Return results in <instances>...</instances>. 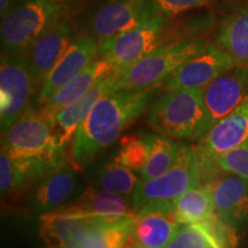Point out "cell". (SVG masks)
I'll return each instance as SVG.
<instances>
[{
	"label": "cell",
	"mask_w": 248,
	"mask_h": 248,
	"mask_svg": "<svg viewBox=\"0 0 248 248\" xmlns=\"http://www.w3.org/2000/svg\"><path fill=\"white\" fill-rule=\"evenodd\" d=\"M200 223L224 248H235L237 246L235 228L225 222L218 214L214 213L212 216Z\"/></svg>",
	"instance_id": "cell-30"
},
{
	"label": "cell",
	"mask_w": 248,
	"mask_h": 248,
	"mask_svg": "<svg viewBox=\"0 0 248 248\" xmlns=\"http://www.w3.org/2000/svg\"><path fill=\"white\" fill-rule=\"evenodd\" d=\"M147 124L166 137L200 140L208 132L203 89L167 91L152 107Z\"/></svg>",
	"instance_id": "cell-3"
},
{
	"label": "cell",
	"mask_w": 248,
	"mask_h": 248,
	"mask_svg": "<svg viewBox=\"0 0 248 248\" xmlns=\"http://www.w3.org/2000/svg\"><path fill=\"white\" fill-rule=\"evenodd\" d=\"M51 213L67 214L79 217H98V218L120 219L130 216L136 212L130 209L128 202L120 194L88 187L75 201L67 206L59 207Z\"/></svg>",
	"instance_id": "cell-19"
},
{
	"label": "cell",
	"mask_w": 248,
	"mask_h": 248,
	"mask_svg": "<svg viewBox=\"0 0 248 248\" xmlns=\"http://www.w3.org/2000/svg\"><path fill=\"white\" fill-rule=\"evenodd\" d=\"M210 186L215 210L229 224L237 228L248 222V182L238 176L217 179Z\"/></svg>",
	"instance_id": "cell-20"
},
{
	"label": "cell",
	"mask_w": 248,
	"mask_h": 248,
	"mask_svg": "<svg viewBox=\"0 0 248 248\" xmlns=\"http://www.w3.org/2000/svg\"><path fill=\"white\" fill-rule=\"evenodd\" d=\"M248 99V66H234L203 88L208 131Z\"/></svg>",
	"instance_id": "cell-11"
},
{
	"label": "cell",
	"mask_w": 248,
	"mask_h": 248,
	"mask_svg": "<svg viewBox=\"0 0 248 248\" xmlns=\"http://www.w3.org/2000/svg\"><path fill=\"white\" fill-rule=\"evenodd\" d=\"M83 0H23L1 17V49L6 54L24 53L45 31L69 22L80 12Z\"/></svg>",
	"instance_id": "cell-2"
},
{
	"label": "cell",
	"mask_w": 248,
	"mask_h": 248,
	"mask_svg": "<svg viewBox=\"0 0 248 248\" xmlns=\"http://www.w3.org/2000/svg\"><path fill=\"white\" fill-rule=\"evenodd\" d=\"M18 0H0V15L5 16L14 6L18 4Z\"/></svg>",
	"instance_id": "cell-33"
},
{
	"label": "cell",
	"mask_w": 248,
	"mask_h": 248,
	"mask_svg": "<svg viewBox=\"0 0 248 248\" xmlns=\"http://www.w3.org/2000/svg\"><path fill=\"white\" fill-rule=\"evenodd\" d=\"M167 35L168 16L156 15L137 28L99 43V57L108 59L117 69H123L170 42Z\"/></svg>",
	"instance_id": "cell-8"
},
{
	"label": "cell",
	"mask_w": 248,
	"mask_h": 248,
	"mask_svg": "<svg viewBox=\"0 0 248 248\" xmlns=\"http://www.w3.org/2000/svg\"><path fill=\"white\" fill-rule=\"evenodd\" d=\"M217 166L221 171L230 172L248 182V142L218 156Z\"/></svg>",
	"instance_id": "cell-29"
},
{
	"label": "cell",
	"mask_w": 248,
	"mask_h": 248,
	"mask_svg": "<svg viewBox=\"0 0 248 248\" xmlns=\"http://www.w3.org/2000/svg\"><path fill=\"white\" fill-rule=\"evenodd\" d=\"M116 90H119V88H117L115 71H114L113 74L99 80L97 84L90 89L78 100L55 114L49 123L59 146L66 150V146L70 141H73L76 131L88 119L92 108L99 99L106 93Z\"/></svg>",
	"instance_id": "cell-16"
},
{
	"label": "cell",
	"mask_w": 248,
	"mask_h": 248,
	"mask_svg": "<svg viewBox=\"0 0 248 248\" xmlns=\"http://www.w3.org/2000/svg\"><path fill=\"white\" fill-rule=\"evenodd\" d=\"M175 214L181 225L195 224L210 217L215 212L210 186H194L175 199Z\"/></svg>",
	"instance_id": "cell-23"
},
{
	"label": "cell",
	"mask_w": 248,
	"mask_h": 248,
	"mask_svg": "<svg viewBox=\"0 0 248 248\" xmlns=\"http://www.w3.org/2000/svg\"><path fill=\"white\" fill-rule=\"evenodd\" d=\"M167 248H224L201 223L186 224Z\"/></svg>",
	"instance_id": "cell-28"
},
{
	"label": "cell",
	"mask_w": 248,
	"mask_h": 248,
	"mask_svg": "<svg viewBox=\"0 0 248 248\" xmlns=\"http://www.w3.org/2000/svg\"><path fill=\"white\" fill-rule=\"evenodd\" d=\"M75 39L73 24L69 21L51 28L31 43L24 54L37 86L43 84Z\"/></svg>",
	"instance_id": "cell-15"
},
{
	"label": "cell",
	"mask_w": 248,
	"mask_h": 248,
	"mask_svg": "<svg viewBox=\"0 0 248 248\" xmlns=\"http://www.w3.org/2000/svg\"><path fill=\"white\" fill-rule=\"evenodd\" d=\"M201 181L200 163L197 152L188 145L181 144L175 163L160 177L140 179L132 193V209H139L148 203L171 202Z\"/></svg>",
	"instance_id": "cell-6"
},
{
	"label": "cell",
	"mask_w": 248,
	"mask_h": 248,
	"mask_svg": "<svg viewBox=\"0 0 248 248\" xmlns=\"http://www.w3.org/2000/svg\"><path fill=\"white\" fill-rule=\"evenodd\" d=\"M116 69L117 68L113 62L106 58L99 57L78 76L62 86L48 101L40 105L38 111L46 120L51 121L55 114L78 100L90 89L97 84L99 80L113 74Z\"/></svg>",
	"instance_id": "cell-18"
},
{
	"label": "cell",
	"mask_w": 248,
	"mask_h": 248,
	"mask_svg": "<svg viewBox=\"0 0 248 248\" xmlns=\"http://www.w3.org/2000/svg\"><path fill=\"white\" fill-rule=\"evenodd\" d=\"M209 1L212 0H151L156 14L168 17L200 7Z\"/></svg>",
	"instance_id": "cell-31"
},
{
	"label": "cell",
	"mask_w": 248,
	"mask_h": 248,
	"mask_svg": "<svg viewBox=\"0 0 248 248\" xmlns=\"http://www.w3.org/2000/svg\"><path fill=\"white\" fill-rule=\"evenodd\" d=\"M119 248H140L138 246V244L136 243L135 241V239H133V237H132V234L130 235V237L128 238V239H126V241L125 243H124L122 246H120Z\"/></svg>",
	"instance_id": "cell-34"
},
{
	"label": "cell",
	"mask_w": 248,
	"mask_h": 248,
	"mask_svg": "<svg viewBox=\"0 0 248 248\" xmlns=\"http://www.w3.org/2000/svg\"><path fill=\"white\" fill-rule=\"evenodd\" d=\"M179 229L173 201L148 203L137 212L132 237L140 248H167Z\"/></svg>",
	"instance_id": "cell-14"
},
{
	"label": "cell",
	"mask_w": 248,
	"mask_h": 248,
	"mask_svg": "<svg viewBox=\"0 0 248 248\" xmlns=\"http://www.w3.org/2000/svg\"><path fill=\"white\" fill-rule=\"evenodd\" d=\"M181 144L166 136L152 135L150 156L139 173L144 181L160 177L171 168L177 157Z\"/></svg>",
	"instance_id": "cell-25"
},
{
	"label": "cell",
	"mask_w": 248,
	"mask_h": 248,
	"mask_svg": "<svg viewBox=\"0 0 248 248\" xmlns=\"http://www.w3.org/2000/svg\"><path fill=\"white\" fill-rule=\"evenodd\" d=\"M98 58L99 42L95 37H76L43 82L38 94V104L43 105L48 101L62 86L78 76Z\"/></svg>",
	"instance_id": "cell-13"
},
{
	"label": "cell",
	"mask_w": 248,
	"mask_h": 248,
	"mask_svg": "<svg viewBox=\"0 0 248 248\" xmlns=\"http://www.w3.org/2000/svg\"><path fill=\"white\" fill-rule=\"evenodd\" d=\"M248 142V99L232 113L218 121L199 140L195 147L200 163L201 178H213L217 159L226 152Z\"/></svg>",
	"instance_id": "cell-9"
},
{
	"label": "cell",
	"mask_w": 248,
	"mask_h": 248,
	"mask_svg": "<svg viewBox=\"0 0 248 248\" xmlns=\"http://www.w3.org/2000/svg\"><path fill=\"white\" fill-rule=\"evenodd\" d=\"M1 146L15 159L44 161L58 167L66 163L64 150L55 140L49 121L33 109L1 133Z\"/></svg>",
	"instance_id": "cell-5"
},
{
	"label": "cell",
	"mask_w": 248,
	"mask_h": 248,
	"mask_svg": "<svg viewBox=\"0 0 248 248\" xmlns=\"http://www.w3.org/2000/svg\"><path fill=\"white\" fill-rule=\"evenodd\" d=\"M37 86L24 53H1L0 63V124L1 133L31 109Z\"/></svg>",
	"instance_id": "cell-7"
},
{
	"label": "cell",
	"mask_w": 248,
	"mask_h": 248,
	"mask_svg": "<svg viewBox=\"0 0 248 248\" xmlns=\"http://www.w3.org/2000/svg\"><path fill=\"white\" fill-rule=\"evenodd\" d=\"M200 38L170 40L131 64L115 70L119 90H144L160 86L183 63L206 47Z\"/></svg>",
	"instance_id": "cell-4"
},
{
	"label": "cell",
	"mask_w": 248,
	"mask_h": 248,
	"mask_svg": "<svg viewBox=\"0 0 248 248\" xmlns=\"http://www.w3.org/2000/svg\"><path fill=\"white\" fill-rule=\"evenodd\" d=\"M0 188L2 195L17 190L16 171H15L13 157L2 146L0 153Z\"/></svg>",
	"instance_id": "cell-32"
},
{
	"label": "cell",
	"mask_w": 248,
	"mask_h": 248,
	"mask_svg": "<svg viewBox=\"0 0 248 248\" xmlns=\"http://www.w3.org/2000/svg\"><path fill=\"white\" fill-rule=\"evenodd\" d=\"M152 135H126L121 139L115 161L126 168L140 171L150 156Z\"/></svg>",
	"instance_id": "cell-27"
},
{
	"label": "cell",
	"mask_w": 248,
	"mask_h": 248,
	"mask_svg": "<svg viewBox=\"0 0 248 248\" xmlns=\"http://www.w3.org/2000/svg\"><path fill=\"white\" fill-rule=\"evenodd\" d=\"M157 92L159 86H154L144 90H116L102 95L74 136L70 166L77 171L86 168L146 111Z\"/></svg>",
	"instance_id": "cell-1"
},
{
	"label": "cell",
	"mask_w": 248,
	"mask_h": 248,
	"mask_svg": "<svg viewBox=\"0 0 248 248\" xmlns=\"http://www.w3.org/2000/svg\"><path fill=\"white\" fill-rule=\"evenodd\" d=\"M76 187L77 170L63 166L43 177L33 194V208L42 215L53 212L69 199Z\"/></svg>",
	"instance_id": "cell-21"
},
{
	"label": "cell",
	"mask_w": 248,
	"mask_h": 248,
	"mask_svg": "<svg viewBox=\"0 0 248 248\" xmlns=\"http://www.w3.org/2000/svg\"><path fill=\"white\" fill-rule=\"evenodd\" d=\"M137 223V212L120 219L93 217L91 238L92 248H119L133 233Z\"/></svg>",
	"instance_id": "cell-24"
},
{
	"label": "cell",
	"mask_w": 248,
	"mask_h": 248,
	"mask_svg": "<svg viewBox=\"0 0 248 248\" xmlns=\"http://www.w3.org/2000/svg\"><path fill=\"white\" fill-rule=\"evenodd\" d=\"M139 179L133 170L113 160L102 167L99 172L98 185L101 190L120 195H129L135 192Z\"/></svg>",
	"instance_id": "cell-26"
},
{
	"label": "cell",
	"mask_w": 248,
	"mask_h": 248,
	"mask_svg": "<svg viewBox=\"0 0 248 248\" xmlns=\"http://www.w3.org/2000/svg\"><path fill=\"white\" fill-rule=\"evenodd\" d=\"M235 66L218 44L208 43L202 51L183 63L161 84L166 91L206 88L214 79Z\"/></svg>",
	"instance_id": "cell-10"
},
{
	"label": "cell",
	"mask_w": 248,
	"mask_h": 248,
	"mask_svg": "<svg viewBox=\"0 0 248 248\" xmlns=\"http://www.w3.org/2000/svg\"><path fill=\"white\" fill-rule=\"evenodd\" d=\"M40 221L39 234L47 248H92L93 217L47 213Z\"/></svg>",
	"instance_id": "cell-17"
},
{
	"label": "cell",
	"mask_w": 248,
	"mask_h": 248,
	"mask_svg": "<svg viewBox=\"0 0 248 248\" xmlns=\"http://www.w3.org/2000/svg\"><path fill=\"white\" fill-rule=\"evenodd\" d=\"M216 43L235 66H248V6L238 8L223 20Z\"/></svg>",
	"instance_id": "cell-22"
},
{
	"label": "cell",
	"mask_w": 248,
	"mask_h": 248,
	"mask_svg": "<svg viewBox=\"0 0 248 248\" xmlns=\"http://www.w3.org/2000/svg\"><path fill=\"white\" fill-rule=\"evenodd\" d=\"M156 15L151 0H110L93 16L91 29L101 43L137 28Z\"/></svg>",
	"instance_id": "cell-12"
}]
</instances>
